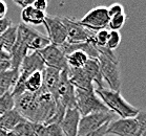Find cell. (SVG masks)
<instances>
[{
	"instance_id": "1",
	"label": "cell",
	"mask_w": 146,
	"mask_h": 136,
	"mask_svg": "<svg viewBox=\"0 0 146 136\" xmlns=\"http://www.w3.org/2000/svg\"><path fill=\"white\" fill-rule=\"evenodd\" d=\"M95 93L110 112L118 115L120 118L136 117L139 110L130 105L122 95L120 91H113L107 88H96Z\"/></svg>"
},
{
	"instance_id": "2",
	"label": "cell",
	"mask_w": 146,
	"mask_h": 136,
	"mask_svg": "<svg viewBox=\"0 0 146 136\" xmlns=\"http://www.w3.org/2000/svg\"><path fill=\"white\" fill-rule=\"evenodd\" d=\"M75 99H76V108L81 116L88 115L92 113L110 111L102 103V101L97 96L95 89L82 90L75 88Z\"/></svg>"
},
{
	"instance_id": "3",
	"label": "cell",
	"mask_w": 146,
	"mask_h": 136,
	"mask_svg": "<svg viewBox=\"0 0 146 136\" xmlns=\"http://www.w3.org/2000/svg\"><path fill=\"white\" fill-rule=\"evenodd\" d=\"M35 94L38 104V115L36 124H43L46 126L56 112V101L52 93L48 92L44 87H42Z\"/></svg>"
},
{
	"instance_id": "4",
	"label": "cell",
	"mask_w": 146,
	"mask_h": 136,
	"mask_svg": "<svg viewBox=\"0 0 146 136\" xmlns=\"http://www.w3.org/2000/svg\"><path fill=\"white\" fill-rule=\"evenodd\" d=\"M115 114L113 112H97L92 113L88 115L81 116L78 127L77 136H83L87 133L94 132L100 129L102 126L111 123L115 118Z\"/></svg>"
},
{
	"instance_id": "5",
	"label": "cell",
	"mask_w": 146,
	"mask_h": 136,
	"mask_svg": "<svg viewBox=\"0 0 146 136\" xmlns=\"http://www.w3.org/2000/svg\"><path fill=\"white\" fill-rule=\"evenodd\" d=\"M98 61L100 64V69H101L103 81H105L108 84L110 90L120 91L122 81H121L119 62H115V61L103 56L98 57Z\"/></svg>"
},
{
	"instance_id": "6",
	"label": "cell",
	"mask_w": 146,
	"mask_h": 136,
	"mask_svg": "<svg viewBox=\"0 0 146 136\" xmlns=\"http://www.w3.org/2000/svg\"><path fill=\"white\" fill-rule=\"evenodd\" d=\"M110 19L106 7H96L92 9L84 17L79 19L78 22L90 32L94 30L97 33L99 30H107Z\"/></svg>"
},
{
	"instance_id": "7",
	"label": "cell",
	"mask_w": 146,
	"mask_h": 136,
	"mask_svg": "<svg viewBox=\"0 0 146 136\" xmlns=\"http://www.w3.org/2000/svg\"><path fill=\"white\" fill-rule=\"evenodd\" d=\"M15 109L25 120L37 123L38 104L35 93L24 92L20 96L15 97Z\"/></svg>"
},
{
	"instance_id": "8",
	"label": "cell",
	"mask_w": 146,
	"mask_h": 136,
	"mask_svg": "<svg viewBox=\"0 0 146 136\" xmlns=\"http://www.w3.org/2000/svg\"><path fill=\"white\" fill-rule=\"evenodd\" d=\"M106 135L142 136V132L136 117H130V118H119L108 124Z\"/></svg>"
},
{
	"instance_id": "9",
	"label": "cell",
	"mask_w": 146,
	"mask_h": 136,
	"mask_svg": "<svg viewBox=\"0 0 146 136\" xmlns=\"http://www.w3.org/2000/svg\"><path fill=\"white\" fill-rule=\"evenodd\" d=\"M61 18H62L64 26L66 28V42L73 44L82 43L94 39L95 34L79 24L78 20L66 16H61Z\"/></svg>"
},
{
	"instance_id": "10",
	"label": "cell",
	"mask_w": 146,
	"mask_h": 136,
	"mask_svg": "<svg viewBox=\"0 0 146 136\" xmlns=\"http://www.w3.org/2000/svg\"><path fill=\"white\" fill-rule=\"evenodd\" d=\"M55 101H58L62 104L66 109L76 108V99H75V87L68 80L67 70L61 71L60 73V80Z\"/></svg>"
},
{
	"instance_id": "11",
	"label": "cell",
	"mask_w": 146,
	"mask_h": 136,
	"mask_svg": "<svg viewBox=\"0 0 146 136\" xmlns=\"http://www.w3.org/2000/svg\"><path fill=\"white\" fill-rule=\"evenodd\" d=\"M44 26L46 28L47 38L50 39L52 44L60 46L64 42H66V28L64 26L61 16L46 15Z\"/></svg>"
},
{
	"instance_id": "12",
	"label": "cell",
	"mask_w": 146,
	"mask_h": 136,
	"mask_svg": "<svg viewBox=\"0 0 146 136\" xmlns=\"http://www.w3.org/2000/svg\"><path fill=\"white\" fill-rule=\"evenodd\" d=\"M38 53H40V56L42 58L45 67L55 68V69H58L60 71H64V70L68 69L65 55L62 53V50L60 49L59 46L50 43L48 46H46Z\"/></svg>"
},
{
	"instance_id": "13",
	"label": "cell",
	"mask_w": 146,
	"mask_h": 136,
	"mask_svg": "<svg viewBox=\"0 0 146 136\" xmlns=\"http://www.w3.org/2000/svg\"><path fill=\"white\" fill-rule=\"evenodd\" d=\"M44 68H45V65H44V62L40 56V53L38 51L29 53L19 67L18 80L23 82L25 85V81L32 73L36 72V71H43Z\"/></svg>"
},
{
	"instance_id": "14",
	"label": "cell",
	"mask_w": 146,
	"mask_h": 136,
	"mask_svg": "<svg viewBox=\"0 0 146 136\" xmlns=\"http://www.w3.org/2000/svg\"><path fill=\"white\" fill-rule=\"evenodd\" d=\"M80 118L81 115L77 108L66 109L63 118L60 123V127L63 131L64 136H77Z\"/></svg>"
},
{
	"instance_id": "15",
	"label": "cell",
	"mask_w": 146,
	"mask_h": 136,
	"mask_svg": "<svg viewBox=\"0 0 146 136\" xmlns=\"http://www.w3.org/2000/svg\"><path fill=\"white\" fill-rule=\"evenodd\" d=\"M67 74H68V80L72 83L76 89L82 90H94V83L92 82L88 76H87L83 68L79 69H74V68H68L67 69Z\"/></svg>"
},
{
	"instance_id": "16",
	"label": "cell",
	"mask_w": 146,
	"mask_h": 136,
	"mask_svg": "<svg viewBox=\"0 0 146 136\" xmlns=\"http://www.w3.org/2000/svg\"><path fill=\"white\" fill-rule=\"evenodd\" d=\"M60 73L61 71L55 68H50V67H45L44 70L42 71V76H43V87L52 93L54 99L56 97L57 87L59 84L60 80Z\"/></svg>"
},
{
	"instance_id": "17",
	"label": "cell",
	"mask_w": 146,
	"mask_h": 136,
	"mask_svg": "<svg viewBox=\"0 0 146 136\" xmlns=\"http://www.w3.org/2000/svg\"><path fill=\"white\" fill-rule=\"evenodd\" d=\"M46 14L34 9L32 5L21 11V23L27 25H41L44 24Z\"/></svg>"
},
{
	"instance_id": "18",
	"label": "cell",
	"mask_w": 146,
	"mask_h": 136,
	"mask_svg": "<svg viewBox=\"0 0 146 136\" xmlns=\"http://www.w3.org/2000/svg\"><path fill=\"white\" fill-rule=\"evenodd\" d=\"M83 70L92 80V82L96 84L97 88H104L103 86L104 81H103L102 74H101V69H100V64L98 59H88V61L83 66Z\"/></svg>"
},
{
	"instance_id": "19",
	"label": "cell",
	"mask_w": 146,
	"mask_h": 136,
	"mask_svg": "<svg viewBox=\"0 0 146 136\" xmlns=\"http://www.w3.org/2000/svg\"><path fill=\"white\" fill-rule=\"evenodd\" d=\"M25 120L20 115L16 109H13L0 116V129L4 130L7 132H11L16 128L20 123Z\"/></svg>"
},
{
	"instance_id": "20",
	"label": "cell",
	"mask_w": 146,
	"mask_h": 136,
	"mask_svg": "<svg viewBox=\"0 0 146 136\" xmlns=\"http://www.w3.org/2000/svg\"><path fill=\"white\" fill-rule=\"evenodd\" d=\"M18 78H19V70L9 69L5 71H1L0 72V88L11 92Z\"/></svg>"
},
{
	"instance_id": "21",
	"label": "cell",
	"mask_w": 146,
	"mask_h": 136,
	"mask_svg": "<svg viewBox=\"0 0 146 136\" xmlns=\"http://www.w3.org/2000/svg\"><path fill=\"white\" fill-rule=\"evenodd\" d=\"M17 30H18V24L17 25H12L9 27L2 35H0L1 38V44H2V49L7 51V53H11V50L15 45L17 39Z\"/></svg>"
},
{
	"instance_id": "22",
	"label": "cell",
	"mask_w": 146,
	"mask_h": 136,
	"mask_svg": "<svg viewBox=\"0 0 146 136\" xmlns=\"http://www.w3.org/2000/svg\"><path fill=\"white\" fill-rule=\"evenodd\" d=\"M65 59H66V64L68 68L79 69V68H83V66L85 65L90 58L85 53H83L81 50H77L70 55H66Z\"/></svg>"
},
{
	"instance_id": "23",
	"label": "cell",
	"mask_w": 146,
	"mask_h": 136,
	"mask_svg": "<svg viewBox=\"0 0 146 136\" xmlns=\"http://www.w3.org/2000/svg\"><path fill=\"white\" fill-rule=\"evenodd\" d=\"M25 92L36 93L43 87V76L42 71L32 73L25 81Z\"/></svg>"
},
{
	"instance_id": "24",
	"label": "cell",
	"mask_w": 146,
	"mask_h": 136,
	"mask_svg": "<svg viewBox=\"0 0 146 136\" xmlns=\"http://www.w3.org/2000/svg\"><path fill=\"white\" fill-rule=\"evenodd\" d=\"M13 109H15V99L12 93L7 91L0 97V116Z\"/></svg>"
},
{
	"instance_id": "25",
	"label": "cell",
	"mask_w": 146,
	"mask_h": 136,
	"mask_svg": "<svg viewBox=\"0 0 146 136\" xmlns=\"http://www.w3.org/2000/svg\"><path fill=\"white\" fill-rule=\"evenodd\" d=\"M13 132L19 136H35L34 124L27 120H23L13 130Z\"/></svg>"
},
{
	"instance_id": "26",
	"label": "cell",
	"mask_w": 146,
	"mask_h": 136,
	"mask_svg": "<svg viewBox=\"0 0 146 136\" xmlns=\"http://www.w3.org/2000/svg\"><path fill=\"white\" fill-rule=\"evenodd\" d=\"M126 22V15L125 13L118 15L116 17H113L110 19L108 22V28L110 30H115V32H119Z\"/></svg>"
},
{
	"instance_id": "27",
	"label": "cell",
	"mask_w": 146,
	"mask_h": 136,
	"mask_svg": "<svg viewBox=\"0 0 146 136\" xmlns=\"http://www.w3.org/2000/svg\"><path fill=\"white\" fill-rule=\"evenodd\" d=\"M120 43H121V35H120L119 32L110 30V35H108V39H107L105 47L113 51L119 47Z\"/></svg>"
},
{
	"instance_id": "28",
	"label": "cell",
	"mask_w": 146,
	"mask_h": 136,
	"mask_svg": "<svg viewBox=\"0 0 146 136\" xmlns=\"http://www.w3.org/2000/svg\"><path fill=\"white\" fill-rule=\"evenodd\" d=\"M108 35H110V30H102L97 32L94 35V41L97 46H105L108 39Z\"/></svg>"
},
{
	"instance_id": "29",
	"label": "cell",
	"mask_w": 146,
	"mask_h": 136,
	"mask_svg": "<svg viewBox=\"0 0 146 136\" xmlns=\"http://www.w3.org/2000/svg\"><path fill=\"white\" fill-rule=\"evenodd\" d=\"M136 120L139 124L142 135H146V111L139 110L138 114L136 115Z\"/></svg>"
},
{
	"instance_id": "30",
	"label": "cell",
	"mask_w": 146,
	"mask_h": 136,
	"mask_svg": "<svg viewBox=\"0 0 146 136\" xmlns=\"http://www.w3.org/2000/svg\"><path fill=\"white\" fill-rule=\"evenodd\" d=\"M107 13H108L110 18L116 17V16H118V15L124 14V7L120 3H113V4H111L110 7H107Z\"/></svg>"
},
{
	"instance_id": "31",
	"label": "cell",
	"mask_w": 146,
	"mask_h": 136,
	"mask_svg": "<svg viewBox=\"0 0 146 136\" xmlns=\"http://www.w3.org/2000/svg\"><path fill=\"white\" fill-rule=\"evenodd\" d=\"M46 131L47 136H64V133L60 125H56V124L46 125Z\"/></svg>"
},
{
	"instance_id": "32",
	"label": "cell",
	"mask_w": 146,
	"mask_h": 136,
	"mask_svg": "<svg viewBox=\"0 0 146 136\" xmlns=\"http://www.w3.org/2000/svg\"><path fill=\"white\" fill-rule=\"evenodd\" d=\"M34 124V131L35 136H47L46 126L43 124Z\"/></svg>"
},
{
	"instance_id": "33",
	"label": "cell",
	"mask_w": 146,
	"mask_h": 136,
	"mask_svg": "<svg viewBox=\"0 0 146 136\" xmlns=\"http://www.w3.org/2000/svg\"><path fill=\"white\" fill-rule=\"evenodd\" d=\"M47 5H48V3H47L46 0H34L33 4H32V7L34 9H36L40 12H43V13H45Z\"/></svg>"
},
{
	"instance_id": "34",
	"label": "cell",
	"mask_w": 146,
	"mask_h": 136,
	"mask_svg": "<svg viewBox=\"0 0 146 136\" xmlns=\"http://www.w3.org/2000/svg\"><path fill=\"white\" fill-rule=\"evenodd\" d=\"M12 25H13V22L9 17H4L2 19H0V35H2Z\"/></svg>"
},
{
	"instance_id": "35",
	"label": "cell",
	"mask_w": 146,
	"mask_h": 136,
	"mask_svg": "<svg viewBox=\"0 0 146 136\" xmlns=\"http://www.w3.org/2000/svg\"><path fill=\"white\" fill-rule=\"evenodd\" d=\"M107 126H108V124H107V125H104V126H102L100 129L96 130V131H94V132L87 133V134H85V135H83V136H105V135H106Z\"/></svg>"
},
{
	"instance_id": "36",
	"label": "cell",
	"mask_w": 146,
	"mask_h": 136,
	"mask_svg": "<svg viewBox=\"0 0 146 136\" xmlns=\"http://www.w3.org/2000/svg\"><path fill=\"white\" fill-rule=\"evenodd\" d=\"M14 2L19 5L21 9H25L27 7H31L33 4L34 0H14Z\"/></svg>"
},
{
	"instance_id": "37",
	"label": "cell",
	"mask_w": 146,
	"mask_h": 136,
	"mask_svg": "<svg viewBox=\"0 0 146 136\" xmlns=\"http://www.w3.org/2000/svg\"><path fill=\"white\" fill-rule=\"evenodd\" d=\"M7 5L4 1H1L0 0V19H2L7 16Z\"/></svg>"
},
{
	"instance_id": "38",
	"label": "cell",
	"mask_w": 146,
	"mask_h": 136,
	"mask_svg": "<svg viewBox=\"0 0 146 136\" xmlns=\"http://www.w3.org/2000/svg\"><path fill=\"white\" fill-rule=\"evenodd\" d=\"M11 69V62L10 61H0V72Z\"/></svg>"
},
{
	"instance_id": "39",
	"label": "cell",
	"mask_w": 146,
	"mask_h": 136,
	"mask_svg": "<svg viewBox=\"0 0 146 136\" xmlns=\"http://www.w3.org/2000/svg\"><path fill=\"white\" fill-rule=\"evenodd\" d=\"M10 60H11L10 53H7L3 49H0V61H10Z\"/></svg>"
},
{
	"instance_id": "40",
	"label": "cell",
	"mask_w": 146,
	"mask_h": 136,
	"mask_svg": "<svg viewBox=\"0 0 146 136\" xmlns=\"http://www.w3.org/2000/svg\"><path fill=\"white\" fill-rule=\"evenodd\" d=\"M7 131H4V130L0 129V136H7Z\"/></svg>"
},
{
	"instance_id": "41",
	"label": "cell",
	"mask_w": 146,
	"mask_h": 136,
	"mask_svg": "<svg viewBox=\"0 0 146 136\" xmlns=\"http://www.w3.org/2000/svg\"><path fill=\"white\" fill-rule=\"evenodd\" d=\"M7 136H19V135H17L16 133H14L13 131H11V132H7Z\"/></svg>"
},
{
	"instance_id": "42",
	"label": "cell",
	"mask_w": 146,
	"mask_h": 136,
	"mask_svg": "<svg viewBox=\"0 0 146 136\" xmlns=\"http://www.w3.org/2000/svg\"><path fill=\"white\" fill-rule=\"evenodd\" d=\"M5 92H7V91H5V90L2 89V88H0V97H1V96L3 95V94H4Z\"/></svg>"
},
{
	"instance_id": "43",
	"label": "cell",
	"mask_w": 146,
	"mask_h": 136,
	"mask_svg": "<svg viewBox=\"0 0 146 136\" xmlns=\"http://www.w3.org/2000/svg\"><path fill=\"white\" fill-rule=\"evenodd\" d=\"M0 49H2V44H1V38H0Z\"/></svg>"
},
{
	"instance_id": "44",
	"label": "cell",
	"mask_w": 146,
	"mask_h": 136,
	"mask_svg": "<svg viewBox=\"0 0 146 136\" xmlns=\"http://www.w3.org/2000/svg\"><path fill=\"white\" fill-rule=\"evenodd\" d=\"M142 136H146V135H142Z\"/></svg>"
}]
</instances>
